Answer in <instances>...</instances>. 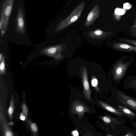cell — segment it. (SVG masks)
Here are the masks:
<instances>
[{"mask_svg":"<svg viewBox=\"0 0 136 136\" xmlns=\"http://www.w3.org/2000/svg\"><path fill=\"white\" fill-rule=\"evenodd\" d=\"M131 34L134 36L136 37V29L132 31L131 33Z\"/></svg>","mask_w":136,"mask_h":136,"instance_id":"cell-29","label":"cell"},{"mask_svg":"<svg viewBox=\"0 0 136 136\" xmlns=\"http://www.w3.org/2000/svg\"><path fill=\"white\" fill-rule=\"evenodd\" d=\"M13 112V106H12L11 103L10 107L9 108L8 110V113L9 115L11 116L12 115Z\"/></svg>","mask_w":136,"mask_h":136,"instance_id":"cell-23","label":"cell"},{"mask_svg":"<svg viewBox=\"0 0 136 136\" xmlns=\"http://www.w3.org/2000/svg\"><path fill=\"white\" fill-rule=\"evenodd\" d=\"M81 77L83 86V94L87 100L90 101L91 100V92L88 81L87 68L85 67L82 70Z\"/></svg>","mask_w":136,"mask_h":136,"instance_id":"cell-5","label":"cell"},{"mask_svg":"<svg viewBox=\"0 0 136 136\" xmlns=\"http://www.w3.org/2000/svg\"><path fill=\"white\" fill-rule=\"evenodd\" d=\"M85 5V2H83L78 6L68 16L59 24L56 31H59L65 28L78 20L81 16Z\"/></svg>","mask_w":136,"mask_h":136,"instance_id":"cell-1","label":"cell"},{"mask_svg":"<svg viewBox=\"0 0 136 136\" xmlns=\"http://www.w3.org/2000/svg\"><path fill=\"white\" fill-rule=\"evenodd\" d=\"M24 22L23 18L21 15H19L18 19V29L21 32H23L24 30Z\"/></svg>","mask_w":136,"mask_h":136,"instance_id":"cell-12","label":"cell"},{"mask_svg":"<svg viewBox=\"0 0 136 136\" xmlns=\"http://www.w3.org/2000/svg\"><path fill=\"white\" fill-rule=\"evenodd\" d=\"M61 46H57L49 47L45 49L43 51L44 54L50 56H54V55L61 50Z\"/></svg>","mask_w":136,"mask_h":136,"instance_id":"cell-11","label":"cell"},{"mask_svg":"<svg viewBox=\"0 0 136 136\" xmlns=\"http://www.w3.org/2000/svg\"><path fill=\"white\" fill-rule=\"evenodd\" d=\"M136 28V24H135L134 26H133L132 27V29H134V28Z\"/></svg>","mask_w":136,"mask_h":136,"instance_id":"cell-30","label":"cell"},{"mask_svg":"<svg viewBox=\"0 0 136 136\" xmlns=\"http://www.w3.org/2000/svg\"><path fill=\"white\" fill-rule=\"evenodd\" d=\"M89 107L79 100L73 102L71 106V113L76 114L80 118H82L85 113H89Z\"/></svg>","mask_w":136,"mask_h":136,"instance_id":"cell-4","label":"cell"},{"mask_svg":"<svg viewBox=\"0 0 136 136\" xmlns=\"http://www.w3.org/2000/svg\"><path fill=\"white\" fill-rule=\"evenodd\" d=\"M98 102L102 107L109 112L112 113L115 115L118 116H123L125 115L118 109L111 106L107 103L104 102L98 101Z\"/></svg>","mask_w":136,"mask_h":136,"instance_id":"cell-8","label":"cell"},{"mask_svg":"<svg viewBox=\"0 0 136 136\" xmlns=\"http://www.w3.org/2000/svg\"><path fill=\"white\" fill-rule=\"evenodd\" d=\"M100 14L99 6L96 4L89 12L88 15L85 21V26L89 27L91 26L95 20L99 16Z\"/></svg>","mask_w":136,"mask_h":136,"instance_id":"cell-6","label":"cell"},{"mask_svg":"<svg viewBox=\"0 0 136 136\" xmlns=\"http://www.w3.org/2000/svg\"><path fill=\"white\" fill-rule=\"evenodd\" d=\"M108 136H113L112 135H108Z\"/></svg>","mask_w":136,"mask_h":136,"instance_id":"cell-32","label":"cell"},{"mask_svg":"<svg viewBox=\"0 0 136 136\" xmlns=\"http://www.w3.org/2000/svg\"><path fill=\"white\" fill-rule=\"evenodd\" d=\"M72 135L73 136H79V133L77 130L73 131L71 133Z\"/></svg>","mask_w":136,"mask_h":136,"instance_id":"cell-24","label":"cell"},{"mask_svg":"<svg viewBox=\"0 0 136 136\" xmlns=\"http://www.w3.org/2000/svg\"><path fill=\"white\" fill-rule=\"evenodd\" d=\"M126 11L125 9L118 8H116L114 11V14L116 15H123L126 13Z\"/></svg>","mask_w":136,"mask_h":136,"instance_id":"cell-15","label":"cell"},{"mask_svg":"<svg viewBox=\"0 0 136 136\" xmlns=\"http://www.w3.org/2000/svg\"><path fill=\"white\" fill-rule=\"evenodd\" d=\"M89 35L93 39H101L105 37L106 35V33L100 30L97 29L88 33Z\"/></svg>","mask_w":136,"mask_h":136,"instance_id":"cell-10","label":"cell"},{"mask_svg":"<svg viewBox=\"0 0 136 136\" xmlns=\"http://www.w3.org/2000/svg\"><path fill=\"white\" fill-rule=\"evenodd\" d=\"M125 136H134L135 135L131 132H128L126 134Z\"/></svg>","mask_w":136,"mask_h":136,"instance_id":"cell-26","label":"cell"},{"mask_svg":"<svg viewBox=\"0 0 136 136\" xmlns=\"http://www.w3.org/2000/svg\"><path fill=\"white\" fill-rule=\"evenodd\" d=\"M22 108L23 112L25 115L27 116L28 114V110L26 105L24 103L22 105Z\"/></svg>","mask_w":136,"mask_h":136,"instance_id":"cell-21","label":"cell"},{"mask_svg":"<svg viewBox=\"0 0 136 136\" xmlns=\"http://www.w3.org/2000/svg\"><path fill=\"white\" fill-rule=\"evenodd\" d=\"M118 102L128 107L136 112V99L125 94L120 90L117 91Z\"/></svg>","mask_w":136,"mask_h":136,"instance_id":"cell-3","label":"cell"},{"mask_svg":"<svg viewBox=\"0 0 136 136\" xmlns=\"http://www.w3.org/2000/svg\"><path fill=\"white\" fill-rule=\"evenodd\" d=\"M124 88L126 89H133L136 91V79L129 83L127 85L124 86Z\"/></svg>","mask_w":136,"mask_h":136,"instance_id":"cell-14","label":"cell"},{"mask_svg":"<svg viewBox=\"0 0 136 136\" xmlns=\"http://www.w3.org/2000/svg\"><path fill=\"white\" fill-rule=\"evenodd\" d=\"M9 125H13V123L12 122H10L9 123Z\"/></svg>","mask_w":136,"mask_h":136,"instance_id":"cell-31","label":"cell"},{"mask_svg":"<svg viewBox=\"0 0 136 136\" xmlns=\"http://www.w3.org/2000/svg\"><path fill=\"white\" fill-rule=\"evenodd\" d=\"M12 8L11 5L8 6L6 7L4 11L5 14L6 16L8 17L10 15L11 11Z\"/></svg>","mask_w":136,"mask_h":136,"instance_id":"cell-18","label":"cell"},{"mask_svg":"<svg viewBox=\"0 0 136 136\" xmlns=\"http://www.w3.org/2000/svg\"><path fill=\"white\" fill-rule=\"evenodd\" d=\"M31 128L32 130L34 132H36L38 131V128L35 123H33L31 125Z\"/></svg>","mask_w":136,"mask_h":136,"instance_id":"cell-22","label":"cell"},{"mask_svg":"<svg viewBox=\"0 0 136 136\" xmlns=\"http://www.w3.org/2000/svg\"><path fill=\"white\" fill-rule=\"evenodd\" d=\"M5 135L7 136H13V135L10 132L7 131L5 133Z\"/></svg>","mask_w":136,"mask_h":136,"instance_id":"cell-28","label":"cell"},{"mask_svg":"<svg viewBox=\"0 0 136 136\" xmlns=\"http://www.w3.org/2000/svg\"><path fill=\"white\" fill-rule=\"evenodd\" d=\"M132 5L129 3L126 2L123 5V8L125 10H129L132 8Z\"/></svg>","mask_w":136,"mask_h":136,"instance_id":"cell-20","label":"cell"},{"mask_svg":"<svg viewBox=\"0 0 136 136\" xmlns=\"http://www.w3.org/2000/svg\"><path fill=\"white\" fill-rule=\"evenodd\" d=\"M117 107L120 112L128 118L132 120H135L136 118V114L126 106L120 104Z\"/></svg>","mask_w":136,"mask_h":136,"instance_id":"cell-9","label":"cell"},{"mask_svg":"<svg viewBox=\"0 0 136 136\" xmlns=\"http://www.w3.org/2000/svg\"><path fill=\"white\" fill-rule=\"evenodd\" d=\"M2 60L0 61V70L1 74L4 73L5 71V64L4 57H2Z\"/></svg>","mask_w":136,"mask_h":136,"instance_id":"cell-17","label":"cell"},{"mask_svg":"<svg viewBox=\"0 0 136 136\" xmlns=\"http://www.w3.org/2000/svg\"><path fill=\"white\" fill-rule=\"evenodd\" d=\"M131 121L132 126L136 129V122L134 121V120H132Z\"/></svg>","mask_w":136,"mask_h":136,"instance_id":"cell-27","label":"cell"},{"mask_svg":"<svg viewBox=\"0 0 136 136\" xmlns=\"http://www.w3.org/2000/svg\"><path fill=\"white\" fill-rule=\"evenodd\" d=\"M91 84L92 86H93L96 90L98 91H100V89L98 86V80L95 77H93L91 81Z\"/></svg>","mask_w":136,"mask_h":136,"instance_id":"cell-16","label":"cell"},{"mask_svg":"<svg viewBox=\"0 0 136 136\" xmlns=\"http://www.w3.org/2000/svg\"><path fill=\"white\" fill-rule=\"evenodd\" d=\"M129 64L130 63H124L122 61L116 64L113 70V78L115 81H119L123 78Z\"/></svg>","mask_w":136,"mask_h":136,"instance_id":"cell-2","label":"cell"},{"mask_svg":"<svg viewBox=\"0 0 136 136\" xmlns=\"http://www.w3.org/2000/svg\"><path fill=\"white\" fill-rule=\"evenodd\" d=\"M20 119L23 121H24L25 119V117L23 115V113H22L21 114V115L20 116Z\"/></svg>","mask_w":136,"mask_h":136,"instance_id":"cell-25","label":"cell"},{"mask_svg":"<svg viewBox=\"0 0 136 136\" xmlns=\"http://www.w3.org/2000/svg\"><path fill=\"white\" fill-rule=\"evenodd\" d=\"M101 118L105 123L109 124L112 123L113 121L117 122V121L115 119L110 117L104 116H101Z\"/></svg>","mask_w":136,"mask_h":136,"instance_id":"cell-13","label":"cell"},{"mask_svg":"<svg viewBox=\"0 0 136 136\" xmlns=\"http://www.w3.org/2000/svg\"><path fill=\"white\" fill-rule=\"evenodd\" d=\"M120 41L127 42L136 46V41L127 39H119Z\"/></svg>","mask_w":136,"mask_h":136,"instance_id":"cell-19","label":"cell"},{"mask_svg":"<svg viewBox=\"0 0 136 136\" xmlns=\"http://www.w3.org/2000/svg\"><path fill=\"white\" fill-rule=\"evenodd\" d=\"M113 47L119 51L129 52H136V46L124 43H114L113 45Z\"/></svg>","mask_w":136,"mask_h":136,"instance_id":"cell-7","label":"cell"}]
</instances>
